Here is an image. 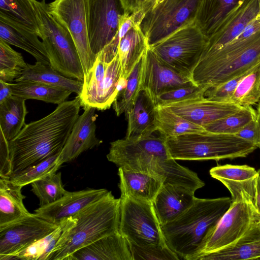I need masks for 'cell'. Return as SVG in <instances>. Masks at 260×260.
I'll use <instances>...</instances> for the list:
<instances>
[{"label": "cell", "instance_id": "1", "mask_svg": "<svg viewBox=\"0 0 260 260\" xmlns=\"http://www.w3.org/2000/svg\"><path fill=\"white\" fill-rule=\"evenodd\" d=\"M79 95L66 101L43 118L25 124L8 142V162L3 178L60 153L79 116Z\"/></svg>", "mask_w": 260, "mask_h": 260}, {"label": "cell", "instance_id": "2", "mask_svg": "<svg viewBox=\"0 0 260 260\" xmlns=\"http://www.w3.org/2000/svg\"><path fill=\"white\" fill-rule=\"evenodd\" d=\"M165 137L153 135L138 139H118L110 143L107 158L119 167L158 177L164 183L195 192L205 183L197 174L178 164L170 156Z\"/></svg>", "mask_w": 260, "mask_h": 260}, {"label": "cell", "instance_id": "3", "mask_svg": "<svg viewBox=\"0 0 260 260\" xmlns=\"http://www.w3.org/2000/svg\"><path fill=\"white\" fill-rule=\"evenodd\" d=\"M231 203L229 197L196 198L192 205L180 215L160 225L167 245L180 259L197 260L211 232Z\"/></svg>", "mask_w": 260, "mask_h": 260}, {"label": "cell", "instance_id": "4", "mask_svg": "<svg viewBox=\"0 0 260 260\" xmlns=\"http://www.w3.org/2000/svg\"><path fill=\"white\" fill-rule=\"evenodd\" d=\"M120 199L111 191L88 205L76 214L75 225L61 248L48 260H65L76 250L105 236L118 232Z\"/></svg>", "mask_w": 260, "mask_h": 260}, {"label": "cell", "instance_id": "5", "mask_svg": "<svg viewBox=\"0 0 260 260\" xmlns=\"http://www.w3.org/2000/svg\"><path fill=\"white\" fill-rule=\"evenodd\" d=\"M168 151L175 160H215L245 157L257 147L235 135L206 131L165 138Z\"/></svg>", "mask_w": 260, "mask_h": 260}, {"label": "cell", "instance_id": "6", "mask_svg": "<svg viewBox=\"0 0 260 260\" xmlns=\"http://www.w3.org/2000/svg\"><path fill=\"white\" fill-rule=\"evenodd\" d=\"M35 6L50 66L66 77L83 82L80 57L69 30L51 14L45 0H35Z\"/></svg>", "mask_w": 260, "mask_h": 260}, {"label": "cell", "instance_id": "7", "mask_svg": "<svg viewBox=\"0 0 260 260\" xmlns=\"http://www.w3.org/2000/svg\"><path fill=\"white\" fill-rule=\"evenodd\" d=\"M208 40L193 22L149 48L166 66L191 78Z\"/></svg>", "mask_w": 260, "mask_h": 260}, {"label": "cell", "instance_id": "8", "mask_svg": "<svg viewBox=\"0 0 260 260\" xmlns=\"http://www.w3.org/2000/svg\"><path fill=\"white\" fill-rule=\"evenodd\" d=\"M201 0H164L144 14L139 23L148 47L194 22Z\"/></svg>", "mask_w": 260, "mask_h": 260}, {"label": "cell", "instance_id": "9", "mask_svg": "<svg viewBox=\"0 0 260 260\" xmlns=\"http://www.w3.org/2000/svg\"><path fill=\"white\" fill-rule=\"evenodd\" d=\"M118 232L140 246L167 245L153 203L121 195Z\"/></svg>", "mask_w": 260, "mask_h": 260}, {"label": "cell", "instance_id": "10", "mask_svg": "<svg viewBox=\"0 0 260 260\" xmlns=\"http://www.w3.org/2000/svg\"><path fill=\"white\" fill-rule=\"evenodd\" d=\"M122 67L117 53L110 61H106L96 55L94 64L83 81V88L79 96L81 106L105 110L111 107L118 92L126 80L121 78Z\"/></svg>", "mask_w": 260, "mask_h": 260}, {"label": "cell", "instance_id": "11", "mask_svg": "<svg viewBox=\"0 0 260 260\" xmlns=\"http://www.w3.org/2000/svg\"><path fill=\"white\" fill-rule=\"evenodd\" d=\"M260 219L254 203L246 197L232 202L206 242L201 255L225 248L237 241ZM198 258L197 260H198Z\"/></svg>", "mask_w": 260, "mask_h": 260}, {"label": "cell", "instance_id": "12", "mask_svg": "<svg viewBox=\"0 0 260 260\" xmlns=\"http://www.w3.org/2000/svg\"><path fill=\"white\" fill-rule=\"evenodd\" d=\"M48 5L51 14L67 28L74 41L82 64L84 79L96 58L89 44L87 0H54Z\"/></svg>", "mask_w": 260, "mask_h": 260}, {"label": "cell", "instance_id": "13", "mask_svg": "<svg viewBox=\"0 0 260 260\" xmlns=\"http://www.w3.org/2000/svg\"><path fill=\"white\" fill-rule=\"evenodd\" d=\"M260 61V37L253 44L226 58L195 67L191 80L207 89L219 85L254 67Z\"/></svg>", "mask_w": 260, "mask_h": 260}, {"label": "cell", "instance_id": "14", "mask_svg": "<svg viewBox=\"0 0 260 260\" xmlns=\"http://www.w3.org/2000/svg\"><path fill=\"white\" fill-rule=\"evenodd\" d=\"M124 13L121 0H87L89 44L95 55L114 39Z\"/></svg>", "mask_w": 260, "mask_h": 260}, {"label": "cell", "instance_id": "15", "mask_svg": "<svg viewBox=\"0 0 260 260\" xmlns=\"http://www.w3.org/2000/svg\"><path fill=\"white\" fill-rule=\"evenodd\" d=\"M139 23L136 13H125L120 20L117 33L110 42L113 48H117L122 67L121 78L125 80L148 48Z\"/></svg>", "mask_w": 260, "mask_h": 260}, {"label": "cell", "instance_id": "16", "mask_svg": "<svg viewBox=\"0 0 260 260\" xmlns=\"http://www.w3.org/2000/svg\"><path fill=\"white\" fill-rule=\"evenodd\" d=\"M59 224L52 223L31 213L0 229V260L49 234Z\"/></svg>", "mask_w": 260, "mask_h": 260}, {"label": "cell", "instance_id": "17", "mask_svg": "<svg viewBox=\"0 0 260 260\" xmlns=\"http://www.w3.org/2000/svg\"><path fill=\"white\" fill-rule=\"evenodd\" d=\"M192 83L190 77L166 66L148 47L143 58L141 87L149 93L155 102L161 94Z\"/></svg>", "mask_w": 260, "mask_h": 260}, {"label": "cell", "instance_id": "18", "mask_svg": "<svg viewBox=\"0 0 260 260\" xmlns=\"http://www.w3.org/2000/svg\"><path fill=\"white\" fill-rule=\"evenodd\" d=\"M164 106L191 122L203 127L242 108L233 103L213 101L205 96L175 102Z\"/></svg>", "mask_w": 260, "mask_h": 260}, {"label": "cell", "instance_id": "19", "mask_svg": "<svg viewBox=\"0 0 260 260\" xmlns=\"http://www.w3.org/2000/svg\"><path fill=\"white\" fill-rule=\"evenodd\" d=\"M109 191L105 188L87 189L68 191L60 199L35 210L36 215L54 224H58L73 217L88 205L101 199Z\"/></svg>", "mask_w": 260, "mask_h": 260}, {"label": "cell", "instance_id": "20", "mask_svg": "<svg viewBox=\"0 0 260 260\" xmlns=\"http://www.w3.org/2000/svg\"><path fill=\"white\" fill-rule=\"evenodd\" d=\"M83 113L74 123L71 133L59 154V161L63 164L76 158L82 152L102 143L96 136V109L84 106Z\"/></svg>", "mask_w": 260, "mask_h": 260}, {"label": "cell", "instance_id": "21", "mask_svg": "<svg viewBox=\"0 0 260 260\" xmlns=\"http://www.w3.org/2000/svg\"><path fill=\"white\" fill-rule=\"evenodd\" d=\"M259 12V0H245L209 38L200 58L213 53L233 41Z\"/></svg>", "mask_w": 260, "mask_h": 260}, {"label": "cell", "instance_id": "22", "mask_svg": "<svg viewBox=\"0 0 260 260\" xmlns=\"http://www.w3.org/2000/svg\"><path fill=\"white\" fill-rule=\"evenodd\" d=\"M155 101L149 93L141 88L125 113L127 128L124 138L138 139L152 135L157 131Z\"/></svg>", "mask_w": 260, "mask_h": 260}, {"label": "cell", "instance_id": "23", "mask_svg": "<svg viewBox=\"0 0 260 260\" xmlns=\"http://www.w3.org/2000/svg\"><path fill=\"white\" fill-rule=\"evenodd\" d=\"M194 192L184 187L164 183L152 202L160 225L175 219L189 208L195 200Z\"/></svg>", "mask_w": 260, "mask_h": 260}, {"label": "cell", "instance_id": "24", "mask_svg": "<svg viewBox=\"0 0 260 260\" xmlns=\"http://www.w3.org/2000/svg\"><path fill=\"white\" fill-rule=\"evenodd\" d=\"M65 260H132V257L128 241L118 232L76 250Z\"/></svg>", "mask_w": 260, "mask_h": 260}, {"label": "cell", "instance_id": "25", "mask_svg": "<svg viewBox=\"0 0 260 260\" xmlns=\"http://www.w3.org/2000/svg\"><path fill=\"white\" fill-rule=\"evenodd\" d=\"M76 223V220L73 217L62 220L53 231L5 257L3 260H48L49 257L62 246Z\"/></svg>", "mask_w": 260, "mask_h": 260}, {"label": "cell", "instance_id": "26", "mask_svg": "<svg viewBox=\"0 0 260 260\" xmlns=\"http://www.w3.org/2000/svg\"><path fill=\"white\" fill-rule=\"evenodd\" d=\"M118 175L121 195L136 200L153 202L164 183L158 177L123 167L118 168Z\"/></svg>", "mask_w": 260, "mask_h": 260}, {"label": "cell", "instance_id": "27", "mask_svg": "<svg viewBox=\"0 0 260 260\" xmlns=\"http://www.w3.org/2000/svg\"><path fill=\"white\" fill-rule=\"evenodd\" d=\"M260 259V224L254 222L233 244L200 256L198 260H246Z\"/></svg>", "mask_w": 260, "mask_h": 260}, {"label": "cell", "instance_id": "28", "mask_svg": "<svg viewBox=\"0 0 260 260\" xmlns=\"http://www.w3.org/2000/svg\"><path fill=\"white\" fill-rule=\"evenodd\" d=\"M245 0H201L194 23L208 39Z\"/></svg>", "mask_w": 260, "mask_h": 260}, {"label": "cell", "instance_id": "29", "mask_svg": "<svg viewBox=\"0 0 260 260\" xmlns=\"http://www.w3.org/2000/svg\"><path fill=\"white\" fill-rule=\"evenodd\" d=\"M38 35L0 17V39L27 52L37 61L50 65L43 43Z\"/></svg>", "mask_w": 260, "mask_h": 260}, {"label": "cell", "instance_id": "30", "mask_svg": "<svg viewBox=\"0 0 260 260\" xmlns=\"http://www.w3.org/2000/svg\"><path fill=\"white\" fill-rule=\"evenodd\" d=\"M22 186L13 183L9 178L0 177V229L18 221L31 213L25 208Z\"/></svg>", "mask_w": 260, "mask_h": 260}, {"label": "cell", "instance_id": "31", "mask_svg": "<svg viewBox=\"0 0 260 260\" xmlns=\"http://www.w3.org/2000/svg\"><path fill=\"white\" fill-rule=\"evenodd\" d=\"M32 81L40 82L75 92L80 95L83 82L69 78L54 70L50 65L37 61L34 64L27 63L21 75L14 81Z\"/></svg>", "mask_w": 260, "mask_h": 260}, {"label": "cell", "instance_id": "32", "mask_svg": "<svg viewBox=\"0 0 260 260\" xmlns=\"http://www.w3.org/2000/svg\"><path fill=\"white\" fill-rule=\"evenodd\" d=\"M35 0H0V17L41 37Z\"/></svg>", "mask_w": 260, "mask_h": 260}, {"label": "cell", "instance_id": "33", "mask_svg": "<svg viewBox=\"0 0 260 260\" xmlns=\"http://www.w3.org/2000/svg\"><path fill=\"white\" fill-rule=\"evenodd\" d=\"M25 101L13 95L0 104V132L8 142L13 139L25 125L28 113Z\"/></svg>", "mask_w": 260, "mask_h": 260}, {"label": "cell", "instance_id": "34", "mask_svg": "<svg viewBox=\"0 0 260 260\" xmlns=\"http://www.w3.org/2000/svg\"><path fill=\"white\" fill-rule=\"evenodd\" d=\"M12 94L24 99H33L48 103L59 104L72 93V91L32 81L10 83Z\"/></svg>", "mask_w": 260, "mask_h": 260}, {"label": "cell", "instance_id": "35", "mask_svg": "<svg viewBox=\"0 0 260 260\" xmlns=\"http://www.w3.org/2000/svg\"><path fill=\"white\" fill-rule=\"evenodd\" d=\"M157 131L165 138L205 131L204 128L187 120L166 106L156 107Z\"/></svg>", "mask_w": 260, "mask_h": 260}, {"label": "cell", "instance_id": "36", "mask_svg": "<svg viewBox=\"0 0 260 260\" xmlns=\"http://www.w3.org/2000/svg\"><path fill=\"white\" fill-rule=\"evenodd\" d=\"M260 102V61L240 81L231 103L242 107H252Z\"/></svg>", "mask_w": 260, "mask_h": 260}, {"label": "cell", "instance_id": "37", "mask_svg": "<svg viewBox=\"0 0 260 260\" xmlns=\"http://www.w3.org/2000/svg\"><path fill=\"white\" fill-rule=\"evenodd\" d=\"M59 154H56L36 165L12 173L9 179L13 183L23 187L55 173L62 165L59 161Z\"/></svg>", "mask_w": 260, "mask_h": 260}, {"label": "cell", "instance_id": "38", "mask_svg": "<svg viewBox=\"0 0 260 260\" xmlns=\"http://www.w3.org/2000/svg\"><path fill=\"white\" fill-rule=\"evenodd\" d=\"M144 54L135 65L126 80L125 85L119 91L113 104L117 116L126 112L141 89V77Z\"/></svg>", "mask_w": 260, "mask_h": 260}, {"label": "cell", "instance_id": "39", "mask_svg": "<svg viewBox=\"0 0 260 260\" xmlns=\"http://www.w3.org/2000/svg\"><path fill=\"white\" fill-rule=\"evenodd\" d=\"M255 117L256 111L252 107H242L235 112L204 126V128L211 133L235 135Z\"/></svg>", "mask_w": 260, "mask_h": 260}, {"label": "cell", "instance_id": "40", "mask_svg": "<svg viewBox=\"0 0 260 260\" xmlns=\"http://www.w3.org/2000/svg\"><path fill=\"white\" fill-rule=\"evenodd\" d=\"M30 184L31 191L39 200L40 207L55 202L68 191L63 187L61 172L50 174Z\"/></svg>", "mask_w": 260, "mask_h": 260}, {"label": "cell", "instance_id": "41", "mask_svg": "<svg viewBox=\"0 0 260 260\" xmlns=\"http://www.w3.org/2000/svg\"><path fill=\"white\" fill-rule=\"evenodd\" d=\"M26 67L21 54L0 39V80L12 82L21 75Z\"/></svg>", "mask_w": 260, "mask_h": 260}, {"label": "cell", "instance_id": "42", "mask_svg": "<svg viewBox=\"0 0 260 260\" xmlns=\"http://www.w3.org/2000/svg\"><path fill=\"white\" fill-rule=\"evenodd\" d=\"M211 176L219 181L230 180L242 181L257 178L260 172L247 165H225L212 168Z\"/></svg>", "mask_w": 260, "mask_h": 260}, {"label": "cell", "instance_id": "43", "mask_svg": "<svg viewBox=\"0 0 260 260\" xmlns=\"http://www.w3.org/2000/svg\"><path fill=\"white\" fill-rule=\"evenodd\" d=\"M132 260H179V256L167 245L140 246L128 243Z\"/></svg>", "mask_w": 260, "mask_h": 260}, {"label": "cell", "instance_id": "44", "mask_svg": "<svg viewBox=\"0 0 260 260\" xmlns=\"http://www.w3.org/2000/svg\"><path fill=\"white\" fill-rule=\"evenodd\" d=\"M207 89L192 83L161 94L156 98L155 104L156 106H164L171 103L205 96Z\"/></svg>", "mask_w": 260, "mask_h": 260}, {"label": "cell", "instance_id": "45", "mask_svg": "<svg viewBox=\"0 0 260 260\" xmlns=\"http://www.w3.org/2000/svg\"><path fill=\"white\" fill-rule=\"evenodd\" d=\"M251 69L219 85L208 88L205 93V96L213 101L231 103V98L239 83Z\"/></svg>", "mask_w": 260, "mask_h": 260}, {"label": "cell", "instance_id": "46", "mask_svg": "<svg viewBox=\"0 0 260 260\" xmlns=\"http://www.w3.org/2000/svg\"><path fill=\"white\" fill-rule=\"evenodd\" d=\"M257 177L242 181L222 180L220 182L230 192L232 202L245 197L254 202Z\"/></svg>", "mask_w": 260, "mask_h": 260}, {"label": "cell", "instance_id": "47", "mask_svg": "<svg viewBox=\"0 0 260 260\" xmlns=\"http://www.w3.org/2000/svg\"><path fill=\"white\" fill-rule=\"evenodd\" d=\"M125 13H140L142 15L152 8L156 0H121Z\"/></svg>", "mask_w": 260, "mask_h": 260}, {"label": "cell", "instance_id": "48", "mask_svg": "<svg viewBox=\"0 0 260 260\" xmlns=\"http://www.w3.org/2000/svg\"><path fill=\"white\" fill-rule=\"evenodd\" d=\"M235 135L252 143L257 147L258 132L255 119L247 123Z\"/></svg>", "mask_w": 260, "mask_h": 260}, {"label": "cell", "instance_id": "49", "mask_svg": "<svg viewBox=\"0 0 260 260\" xmlns=\"http://www.w3.org/2000/svg\"><path fill=\"white\" fill-rule=\"evenodd\" d=\"M12 94L10 83L0 80V104L7 100Z\"/></svg>", "mask_w": 260, "mask_h": 260}, {"label": "cell", "instance_id": "50", "mask_svg": "<svg viewBox=\"0 0 260 260\" xmlns=\"http://www.w3.org/2000/svg\"><path fill=\"white\" fill-rule=\"evenodd\" d=\"M254 205L256 210L260 214V173L256 181V192Z\"/></svg>", "mask_w": 260, "mask_h": 260}, {"label": "cell", "instance_id": "51", "mask_svg": "<svg viewBox=\"0 0 260 260\" xmlns=\"http://www.w3.org/2000/svg\"><path fill=\"white\" fill-rule=\"evenodd\" d=\"M255 120L257 124L258 132V145L257 147L260 148V102L258 103L257 111H256Z\"/></svg>", "mask_w": 260, "mask_h": 260}, {"label": "cell", "instance_id": "52", "mask_svg": "<svg viewBox=\"0 0 260 260\" xmlns=\"http://www.w3.org/2000/svg\"><path fill=\"white\" fill-rule=\"evenodd\" d=\"M164 1V0H156V3H155V4L154 6H155V5H156V4H159V3H160V2H161ZM154 6H153V7H154Z\"/></svg>", "mask_w": 260, "mask_h": 260}, {"label": "cell", "instance_id": "53", "mask_svg": "<svg viewBox=\"0 0 260 260\" xmlns=\"http://www.w3.org/2000/svg\"><path fill=\"white\" fill-rule=\"evenodd\" d=\"M258 222L260 224V219L259 220Z\"/></svg>", "mask_w": 260, "mask_h": 260}, {"label": "cell", "instance_id": "54", "mask_svg": "<svg viewBox=\"0 0 260 260\" xmlns=\"http://www.w3.org/2000/svg\"><path fill=\"white\" fill-rule=\"evenodd\" d=\"M259 4H260V0H259Z\"/></svg>", "mask_w": 260, "mask_h": 260}]
</instances>
